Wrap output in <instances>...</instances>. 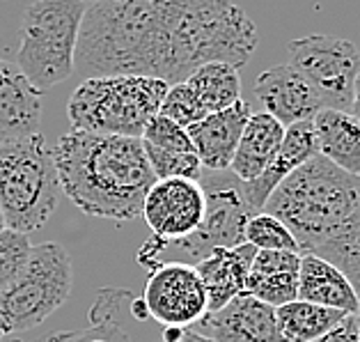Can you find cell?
<instances>
[{
	"label": "cell",
	"instance_id": "6da1fadb",
	"mask_svg": "<svg viewBox=\"0 0 360 342\" xmlns=\"http://www.w3.org/2000/svg\"><path fill=\"white\" fill-rule=\"evenodd\" d=\"M257 42L252 19L232 0H99L85 10L74 67L174 85L207 63L241 69Z\"/></svg>",
	"mask_w": 360,
	"mask_h": 342
},
{
	"label": "cell",
	"instance_id": "7a4b0ae2",
	"mask_svg": "<svg viewBox=\"0 0 360 342\" xmlns=\"http://www.w3.org/2000/svg\"><path fill=\"white\" fill-rule=\"evenodd\" d=\"M51 150L60 189L83 214L117 223L140 216L156 182L140 138L72 131Z\"/></svg>",
	"mask_w": 360,
	"mask_h": 342
},
{
	"label": "cell",
	"instance_id": "3957f363",
	"mask_svg": "<svg viewBox=\"0 0 360 342\" xmlns=\"http://www.w3.org/2000/svg\"><path fill=\"white\" fill-rule=\"evenodd\" d=\"M360 177L314 154L271 191L264 209L296 239L301 253H314L354 209Z\"/></svg>",
	"mask_w": 360,
	"mask_h": 342
},
{
	"label": "cell",
	"instance_id": "277c9868",
	"mask_svg": "<svg viewBox=\"0 0 360 342\" xmlns=\"http://www.w3.org/2000/svg\"><path fill=\"white\" fill-rule=\"evenodd\" d=\"M168 83L152 76H87L67 103L74 131L140 138L147 122L159 115Z\"/></svg>",
	"mask_w": 360,
	"mask_h": 342
},
{
	"label": "cell",
	"instance_id": "5b68a950",
	"mask_svg": "<svg viewBox=\"0 0 360 342\" xmlns=\"http://www.w3.org/2000/svg\"><path fill=\"white\" fill-rule=\"evenodd\" d=\"M63 189L53 150L41 134L7 138L0 145V212L5 227L16 232L39 230L58 209Z\"/></svg>",
	"mask_w": 360,
	"mask_h": 342
},
{
	"label": "cell",
	"instance_id": "8992f818",
	"mask_svg": "<svg viewBox=\"0 0 360 342\" xmlns=\"http://www.w3.org/2000/svg\"><path fill=\"white\" fill-rule=\"evenodd\" d=\"M87 5L83 0H32L23 12L16 65L46 92L74 74V58Z\"/></svg>",
	"mask_w": 360,
	"mask_h": 342
},
{
	"label": "cell",
	"instance_id": "52a82bcc",
	"mask_svg": "<svg viewBox=\"0 0 360 342\" xmlns=\"http://www.w3.org/2000/svg\"><path fill=\"white\" fill-rule=\"evenodd\" d=\"M200 182L202 189L207 193V212L202 218V225L195 232L184 236L179 241L165 243L161 239L152 236L143 248L138 251V262L143 267L152 271L156 265H161V258L168 253H177L179 260L170 262H186V265H198L200 260H205L214 248H232L243 243V232L245 223L252 214V209L241 196L239 179L227 182V179H216V175L202 172Z\"/></svg>",
	"mask_w": 360,
	"mask_h": 342
},
{
	"label": "cell",
	"instance_id": "ba28073f",
	"mask_svg": "<svg viewBox=\"0 0 360 342\" xmlns=\"http://www.w3.org/2000/svg\"><path fill=\"white\" fill-rule=\"evenodd\" d=\"M72 260L56 241L30 248L21 276L0 294V310L12 322V331H30L49 319L72 294Z\"/></svg>",
	"mask_w": 360,
	"mask_h": 342
},
{
	"label": "cell",
	"instance_id": "9c48e42d",
	"mask_svg": "<svg viewBox=\"0 0 360 342\" xmlns=\"http://www.w3.org/2000/svg\"><path fill=\"white\" fill-rule=\"evenodd\" d=\"M287 51L292 56L289 65L312 85L321 108H351V92L360 72V51L354 42L314 32L292 39Z\"/></svg>",
	"mask_w": 360,
	"mask_h": 342
},
{
	"label": "cell",
	"instance_id": "30bf717a",
	"mask_svg": "<svg viewBox=\"0 0 360 342\" xmlns=\"http://www.w3.org/2000/svg\"><path fill=\"white\" fill-rule=\"evenodd\" d=\"M143 303L147 315L163 327H193L207 312V292L193 265L161 262L149 271Z\"/></svg>",
	"mask_w": 360,
	"mask_h": 342
},
{
	"label": "cell",
	"instance_id": "8fae6325",
	"mask_svg": "<svg viewBox=\"0 0 360 342\" xmlns=\"http://www.w3.org/2000/svg\"><path fill=\"white\" fill-rule=\"evenodd\" d=\"M207 212V193L202 182L193 179H156L143 200V212L152 236L165 243L179 241L202 225Z\"/></svg>",
	"mask_w": 360,
	"mask_h": 342
},
{
	"label": "cell",
	"instance_id": "7c38bea8",
	"mask_svg": "<svg viewBox=\"0 0 360 342\" xmlns=\"http://www.w3.org/2000/svg\"><path fill=\"white\" fill-rule=\"evenodd\" d=\"M195 331L214 342H283L276 322V308L241 292L223 308L205 312Z\"/></svg>",
	"mask_w": 360,
	"mask_h": 342
},
{
	"label": "cell",
	"instance_id": "4fadbf2b",
	"mask_svg": "<svg viewBox=\"0 0 360 342\" xmlns=\"http://www.w3.org/2000/svg\"><path fill=\"white\" fill-rule=\"evenodd\" d=\"M255 96L271 118L283 127L301 120H312L321 110V101L312 85L292 65H276L262 72L255 81Z\"/></svg>",
	"mask_w": 360,
	"mask_h": 342
},
{
	"label": "cell",
	"instance_id": "5bb4252c",
	"mask_svg": "<svg viewBox=\"0 0 360 342\" xmlns=\"http://www.w3.org/2000/svg\"><path fill=\"white\" fill-rule=\"evenodd\" d=\"M140 143H143L145 156L156 179L181 177L200 182L205 168H202L198 154L193 150L188 131L184 127L174 125L172 120L163 115H154L147 122Z\"/></svg>",
	"mask_w": 360,
	"mask_h": 342
},
{
	"label": "cell",
	"instance_id": "9a60e30c",
	"mask_svg": "<svg viewBox=\"0 0 360 342\" xmlns=\"http://www.w3.org/2000/svg\"><path fill=\"white\" fill-rule=\"evenodd\" d=\"M250 115V106L239 99L230 108L207 113L200 122L186 129L202 168H207L209 172L230 170L232 156Z\"/></svg>",
	"mask_w": 360,
	"mask_h": 342
},
{
	"label": "cell",
	"instance_id": "2e32d148",
	"mask_svg": "<svg viewBox=\"0 0 360 342\" xmlns=\"http://www.w3.org/2000/svg\"><path fill=\"white\" fill-rule=\"evenodd\" d=\"M317 152V138H314V127L312 120H301L294 125L285 127L283 143L280 150L274 156V161L269 163V168L252 182H239L241 196L248 203L252 212H262L264 209L266 198L271 196L280 182H283L289 172H294L298 165L312 159Z\"/></svg>",
	"mask_w": 360,
	"mask_h": 342
},
{
	"label": "cell",
	"instance_id": "e0dca14e",
	"mask_svg": "<svg viewBox=\"0 0 360 342\" xmlns=\"http://www.w3.org/2000/svg\"><path fill=\"white\" fill-rule=\"evenodd\" d=\"M44 92L37 90L21 67L0 58V131L7 138L39 134Z\"/></svg>",
	"mask_w": 360,
	"mask_h": 342
},
{
	"label": "cell",
	"instance_id": "ac0fdd59",
	"mask_svg": "<svg viewBox=\"0 0 360 342\" xmlns=\"http://www.w3.org/2000/svg\"><path fill=\"white\" fill-rule=\"evenodd\" d=\"M257 248L248 241L232 248H214L205 260L193 265L207 292V312L223 308L227 301L245 292V278L250 274Z\"/></svg>",
	"mask_w": 360,
	"mask_h": 342
},
{
	"label": "cell",
	"instance_id": "d6986e66",
	"mask_svg": "<svg viewBox=\"0 0 360 342\" xmlns=\"http://www.w3.org/2000/svg\"><path fill=\"white\" fill-rule=\"evenodd\" d=\"M296 299L317 303L323 308H335L347 315L360 310L358 294L347 276L338 267H333L328 260L314 255V253H301Z\"/></svg>",
	"mask_w": 360,
	"mask_h": 342
},
{
	"label": "cell",
	"instance_id": "ffe728a7",
	"mask_svg": "<svg viewBox=\"0 0 360 342\" xmlns=\"http://www.w3.org/2000/svg\"><path fill=\"white\" fill-rule=\"evenodd\" d=\"M131 299L134 296H131L129 289L103 287L99 289V294H96V299L92 303L85 329L56 331L37 342H131L129 333L120 322L124 310H129ZM3 342H28V340L7 336Z\"/></svg>",
	"mask_w": 360,
	"mask_h": 342
},
{
	"label": "cell",
	"instance_id": "44dd1931",
	"mask_svg": "<svg viewBox=\"0 0 360 342\" xmlns=\"http://www.w3.org/2000/svg\"><path fill=\"white\" fill-rule=\"evenodd\" d=\"M285 127L269 113H255L243 127V134L232 156L230 170L239 182H252L269 168L283 143Z\"/></svg>",
	"mask_w": 360,
	"mask_h": 342
},
{
	"label": "cell",
	"instance_id": "7402d4cb",
	"mask_svg": "<svg viewBox=\"0 0 360 342\" xmlns=\"http://www.w3.org/2000/svg\"><path fill=\"white\" fill-rule=\"evenodd\" d=\"M312 127L323 159L360 177V120L349 110L321 108L312 118Z\"/></svg>",
	"mask_w": 360,
	"mask_h": 342
},
{
	"label": "cell",
	"instance_id": "603a6c76",
	"mask_svg": "<svg viewBox=\"0 0 360 342\" xmlns=\"http://www.w3.org/2000/svg\"><path fill=\"white\" fill-rule=\"evenodd\" d=\"M345 315L347 312L335 308L296 299L276 308V322L283 342H314L340 324Z\"/></svg>",
	"mask_w": 360,
	"mask_h": 342
},
{
	"label": "cell",
	"instance_id": "cb8c5ba5",
	"mask_svg": "<svg viewBox=\"0 0 360 342\" xmlns=\"http://www.w3.org/2000/svg\"><path fill=\"white\" fill-rule=\"evenodd\" d=\"M188 87L207 113L230 108L241 99V78L239 69L227 63H207L198 67L186 81Z\"/></svg>",
	"mask_w": 360,
	"mask_h": 342
},
{
	"label": "cell",
	"instance_id": "d4e9b609",
	"mask_svg": "<svg viewBox=\"0 0 360 342\" xmlns=\"http://www.w3.org/2000/svg\"><path fill=\"white\" fill-rule=\"evenodd\" d=\"M314 255L328 260L333 267H338L360 296V193L349 216L333 232L330 239L314 251Z\"/></svg>",
	"mask_w": 360,
	"mask_h": 342
},
{
	"label": "cell",
	"instance_id": "484cf974",
	"mask_svg": "<svg viewBox=\"0 0 360 342\" xmlns=\"http://www.w3.org/2000/svg\"><path fill=\"white\" fill-rule=\"evenodd\" d=\"M243 239L257 251H296V253H301L292 232H289L276 216H271L266 212H257L248 218Z\"/></svg>",
	"mask_w": 360,
	"mask_h": 342
},
{
	"label": "cell",
	"instance_id": "4316f807",
	"mask_svg": "<svg viewBox=\"0 0 360 342\" xmlns=\"http://www.w3.org/2000/svg\"><path fill=\"white\" fill-rule=\"evenodd\" d=\"M296 292L298 274H257V271H250L245 278V294L255 296L271 308H280V305L296 301Z\"/></svg>",
	"mask_w": 360,
	"mask_h": 342
},
{
	"label": "cell",
	"instance_id": "83f0119b",
	"mask_svg": "<svg viewBox=\"0 0 360 342\" xmlns=\"http://www.w3.org/2000/svg\"><path fill=\"white\" fill-rule=\"evenodd\" d=\"M30 248L32 243L28 241V234L10 230V227L0 230V294L7 292L14 285V280L21 276Z\"/></svg>",
	"mask_w": 360,
	"mask_h": 342
},
{
	"label": "cell",
	"instance_id": "f1b7e54d",
	"mask_svg": "<svg viewBox=\"0 0 360 342\" xmlns=\"http://www.w3.org/2000/svg\"><path fill=\"white\" fill-rule=\"evenodd\" d=\"M159 115L172 120L174 125H179L184 129H188L191 125H195V122L205 118L207 110L186 83H174L168 87V92L163 96Z\"/></svg>",
	"mask_w": 360,
	"mask_h": 342
},
{
	"label": "cell",
	"instance_id": "f546056e",
	"mask_svg": "<svg viewBox=\"0 0 360 342\" xmlns=\"http://www.w3.org/2000/svg\"><path fill=\"white\" fill-rule=\"evenodd\" d=\"M301 253L296 251H257L250 271L257 274H298Z\"/></svg>",
	"mask_w": 360,
	"mask_h": 342
},
{
	"label": "cell",
	"instance_id": "4dcf8cb0",
	"mask_svg": "<svg viewBox=\"0 0 360 342\" xmlns=\"http://www.w3.org/2000/svg\"><path fill=\"white\" fill-rule=\"evenodd\" d=\"M314 342H360L358 336V324H356V312L354 315H345L340 324H335L326 336H321Z\"/></svg>",
	"mask_w": 360,
	"mask_h": 342
},
{
	"label": "cell",
	"instance_id": "1f68e13d",
	"mask_svg": "<svg viewBox=\"0 0 360 342\" xmlns=\"http://www.w3.org/2000/svg\"><path fill=\"white\" fill-rule=\"evenodd\" d=\"M172 342H214L212 338H207V336H202V333H198L195 329H181L179 331V336L174 338Z\"/></svg>",
	"mask_w": 360,
	"mask_h": 342
},
{
	"label": "cell",
	"instance_id": "d6a6232c",
	"mask_svg": "<svg viewBox=\"0 0 360 342\" xmlns=\"http://www.w3.org/2000/svg\"><path fill=\"white\" fill-rule=\"evenodd\" d=\"M349 113L356 120H360V72H358L356 81H354V92H351V108H349Z\"/></svg>",
	"mask_w": 360,
	"mask_h": 342
},
{
	"label": "cell",
	"instance_id": "836d02e7",
	"mask_svg": "<svg viewBox=\"0 0 360 342\" xmlns=\"http://www.w3.org/2000/svg\"><path fill=\"white\" fill-rule=\"evenodd\" d=\"M356 324H358V336H360V310L356 312Z\"/></svg>",
	"mask_w": 360,
	"mask_h": 342
},
{
	"label": "cell",
	"instance_id": "e575fe53",
	"mask_svg": "<svg viewBox=\"0 0 360 342\" xmlns=\"http://www.w3.org/2000/svg\"><path fill=\"white\" fill-rule=\"evenodd\" d=\"M0 230H5V218H3V212H0Z\"/></svg>",
	"mask_w": 360,
	"mask_h": 342
},
{
	"label": "cell",
	"instance_id": "d590c367",
	"mask_svg": "<svg viewBox=\"0 0 360 342\" xmlns=\"http://www.w3.org/2000/svg\"><path fill=\"white\" fill-rule=\"evenodd\" d=\"M5 140H7V136L3 134V131H0V145H3V143H5Z\"/></svg>",
	"mask_w": 360,
	"mask_h": 342
},
{
	"label": "cell",
	"instance_id": "8d00e7d4",
	"mask_svg": "<svg viewBox=\"0 0 360 342\" xmlns=\"http://www.w3.org/2000/svg\"><path fill=\"white\" fill-rule=\"evenodd\" d=\"M85 5H94V3H99V0H83Z\"/></svg>",
	"mask_w": 360,
	"mask_h": 342
},
{
	"label": "cell",
	"instance_id": "74e56055",
	"mask_svg": "<svg viewBox=\"0 0 360 342\" xmlns=\"http://www.w3.org/2000/svg\"><path fill=\"white\" fill-rule=\"evenodd\" d=\"M358 301H360V296H358Z\"/></svg>",
	"mask_w": 360,
	"mask_h": 342
}]
</instances>
